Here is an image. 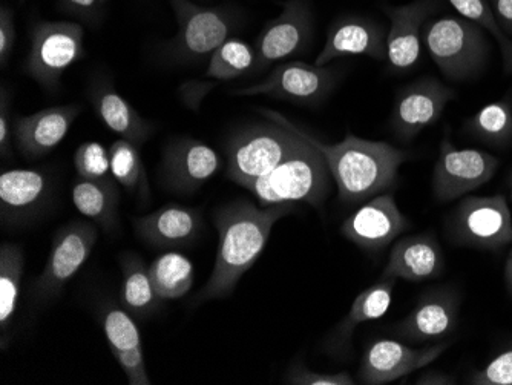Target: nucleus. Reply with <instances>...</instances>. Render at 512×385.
<instances>
[{"mask_svg": "<svg viewBox=\"0 0 512 385\" xmlns=\"http://www.w3.org/2000/svg\"><path fill=\"white\" fill-rule=\"evenodd\" d=\"M410 228L393 195L379 194L365 201L342 223L341 234L367 252L382 251Z\"/></svg>", "mask_w": 512, "mask_h": 385, "instance_id": "obj_17", "label": "nucleus"}, {"mask_svg": "<svg viewBox=\"0 0 512 385\" xmlns=\"http://www.w3.org/2000/svg\"><path fill=\"white\" fill-rule=\"evenodd\" d=\"M448 4L465 19L491 34L502 54L503 70L512 74V39L502 30L490 0H447Z\"/></svg>", "mask_w": 512, "mask_h": 385, "instance_id": "obj_34", "label": "nucleus"}, {"mask_svg": "<svg viewBox=\"0 0 512 385\" xmlns=\"http://www.w3.org/2000/svg\"><path fill=\"white\" fill-rule=\"evenodd\" d=\"M339 82V71L332 66L304 62H284L255 85L232 91L234 96H267L296 105L316 106L329 99Z\"/></svg>", "mask_w": 512, "mask_h": 385, "instance_id": "obj_9", "label": "nucleus"}, {"mask_svg": "<svg viewBox=\"0 0 512 385\" xmlns=\"http://www.w3.org/2000/svg\"><path fill=\"white\" fill-rule=\"evenodd\" d=\"M444 267V252L434 235H410L394 244L382 278L421 283L439 277Z\"/></svg>", "mask_w": 512, "mask_h": 385, "instance_id": "obj_24", "label": "nucleus"}, {"mask_svg": "<svg viewBox=\"0 0 512 385\" xmlns=\"http://www.w3.org/2000/svg\"><path fill=\"white\" fill-rule=\"evenodd\" d=\"M295 128L324 155L338 186L339 198L345 203H365L398 185L399 168L407 162V152L385 142H373L352 134L342 142L327 145L299 126L295 125Z\"/></svg>", "mask_w": 512, "mask_h": 385, "instance_id": "obj_2", "label": "nucleus"}, {"mask_svg": "<svg viewBox=\"0 0 512 385\" xmlns=\"http://www.w3.org/2000/svg\"><path fill=\"white\" fill-rule=\"evenodd\" d=\"M350 56L371 57L379 62L387 60L385 28L376 20L359 14L338 17L329 28L315 65L327 66L333 60Z\"/></svg>", "mask_w": 512, "mask_h": 385, "instance_id": "obj_20", "label": "nucleus"}, {"mask_svg": "<svg viewBox=\"0 0 512 385\" xmlns=\"http://www.w3.org/2000/svg\"><path fill=\"white\" fill-rule=\"evenodd\" d=\"M223 166L220 155L197 139H177L166 146L161 160V180L166 188L192 194Z\"/></svg>", "mask_w": 512, "mask_h": 385, "instance_id": "obj_18", "label": "nucleus"}, {"mask_svg": "<svg viewBox=\"0 0 512 385\" xmlns=\"http://www.w3.org/2000/svg\"><path fill=\"white\" fill-rule=\"evenodd\" d=\"M448 237L457 246L499 252L512 243V214L503 195L467 197L448 218Z\"/></svg>", "mask_w": 512, "mask_h": 385, "instance_id": "obj_8", "label": "nucleus"}, {"mask_svg": "<svg viewBox=\"0 0 512 385\" xmlns=\"http://www.w3.org/2000/svg\"><path fill=\"white\" fill-rule=\"evenodd\" d=\"M417 385H453L456 384V379L447 373L439 372V370H430L425 372L424 375L419 376L416 381Z\"/></svg>", "mask_w": 512, "mask_h": 385, "instance_id": "obj_42", "label": "nucleus"}, {"mask_svg": "<svg viewBox=\"0 0 512 385\" xmlns=\"http://www.w3.org/2000/svg\"><path fill=\"white\" fill-rule=\"evenodd\" d=\"M263 116L270 123L240 129L226 143V175L241 188L269 174L302 142L292 122L278 112L263 111Z\"/></svg>", "mask_w": 512, "mask_h": 385, "instance_id": "obj_4", "label": "nucleus"}, {"mask_svg": "<svg viewBox=\"0 0 512 385\" xmlns=\"http://www.w3.org/2000/svg\"><path fill=\"white\" fill-rule=\"evenodd\" d=\"M287 384L292 385H355L352 376L345 372H315L302 361H295L286 376Z\"/></svg>", "mask_w": 512, "mask_h": 385, "instance_id": "obj_36", "label": "nucleus"}, {"mask_svg": "<svg viewBox=\"0 0 512 385\" xmlns=\"http://www.w3.org/2000/svg\"><path fill=\"white\" fill-rule=\"evenodd\" d=\"M25 255L16 244H2L0 247V329L2 343L8 329L13 324L14 313L19 301L20 284H22Z\"/></svg>", "mask_w": 512, "mask_h": 385, "instance_id": "obj_31", "label": "nucleus"}, {"mask_svg": "<svg viewBox=\"0 0 512 385\" xmlns=\"http://www.w3.org/2000/svg\"><path fill=\"white\" fill-rule=\"evenodd\" d=\"M100 324L108 341L109 350L128 378L129 384H151L148 370H146L142 336L134 316L125 310V307L106 301L100 307Z\"/></svg>", "mask_w": 512, "mask_h": 385, "instance_id": "obj_21", "label": "nucleus"}, {"mask_svg": "<svg viewBox=\"0 0 512 385\" xmlns=\"http://www.w3.org/2000/svg\"><path fill=\"white\" fill-rule=\"evenodd\" d=\"M53 200L48 175L37 169H11L0 175V217L5 224L30 223L45 214Z\"/></svg>", "mask_w": 512, "mask_h": 385, "instance_id": "obj_19", "label": "nucleus"}, {"mask_svg": "<svg viewBox=\"0 0 512 385\" xmlns=\"http://www.w3.org/2000/svg\"><path fill=\"white\" fill-rule=\"evenodd\" d=\"M255 66V47L244 40L230 37L212 54L203 82H191L183 86L181 91H183L184 102L188 103L191 108L197 109L198 103L218 83L241 79L247 74L253 76Z\"/></svg>", "mask_w": 512, "mask_h": 385, "instance_id": "obj_25", "label": "nucleus"}, {"mask_svg": "<svg viewBox=\"0 0 512 385\" xmlns=\"http://www.w3.org/2000/svg\"><path fill=\"white\" fill-rule=\"evenodd\" d=\"M422 43L440 73L453 82L474 79L485 70L491 45L486 31L462 16H433Z\"/></svg>", "mask_w": 512, "mask_h": 385, "instance_id": "obj_5", "label": "nucleus"}, {"mask_svg": "<svg viewBox=\"0 0 512 385\" xmlns=\"http://www.w3.org/2000/svg\"><path fill=\"white\" fill-rule=\"evenodd\" d=\"M454 97L453 89L434 77H422L404 86L394 99L391 129L402 142H411L424 129L439 122Z\"/></svg>", "mask_w": 512, "mask_h": 385, "instance_id": "obj_13", "label": "nucleus"}, {"mask_svg": "<svg viewBox=\"0 0 512 385\" xmlns=\"http://www.w3.org/2000/svg\"><path fill=\"white\" fill-rule=\"evenodd\" d=\"M135 234L155 249H180L197 240L203 229L200 209L166 205L134 220Z\"/></svg>", "mask_w": 512, "mask_h": 385, "instance_id": "obj_23", "label": "nucleus"}, {"mask_svg": "<svg viewBox=\"0 0 512 385\" xmlns=\"http://www.w3.org/2000/svg\"><path fill=\"white\" fill-rule=\"evenodd\" d=\"M28 76L46 91H56L63 73L85 57V31L69 20L37 22L31 28Z\"/></svg>", "mask_w": 512, "mask_h": 385, "instance_id": "obj_7", "label": "nucleus"}, {"mask_svg": "<svg viewBox=\"0 0 512 385\" xmlns=\"http://www.w3.org/2000/svg\"><path fill=\"white\" fill-rule=\"evenodd\" d=\"M10 102L7 99V89L2 88L0 91V155L4 160L13 155V140L14 135L11 134V123H10Z\"/></svg>", "mask_w": 512, "mask_h": 385, "instance_id": "obj_39", "label": "nucleus"}, {"mask_svg": "<svg viewBox=\"0 0 512 385\" xmlns=\"http://www.w3.org/2000/svg\"><path fill=\"white\" fill-rule=\"evenodd\" d=\"M500 27L512 39V0H490Z\"/></svg>", "mask_w": 512, "mask_h": 385, "instance_id": "obj_41", "label": "nucleus"}, {"mask_svg": "<svg viewBox=\"0 0 512 385\" xmlns=\"http://www.w3.org/2000/svg\"><path fill=\"white\" fill-rule=\"evenodd\" d=\"M499 158L473 148H457L445 135L433 172V191L439 201L462 198L496 175Z\"/></svg>", "mask_w": 512, "mask_h": 385, "instance_id": "obj_12", "label": "nucleus"}, {"mask_svg": "<svg viewBox=\"0 0 512 385\" xmlns=\"http://www.w3.org/2000/svg\"><path fill=\"white\" fill-rule=\"evenodd\" d=\"M106 2H108V0H106Z\"/></svg>", "mask_w": 512, "mask_h": 385, "instance_id": "obj_46", "label": "nucleus"}, {"mask_svg": "<svg viewBox=\"0 0 512 385\" xmlns=\"http://www.w3.org/2000/svg\"><path fill=\"white\" fill-rule=\"evenodd\" d=\"M152 284L161 300H180L194 284V266L184 255L168 252L149 266Z\"/></svg>", "mask_w": 512, "mask_h": 385, "instance_id": "obj_32", "label": "nucleus"}, {"mask_svg": "<svg viewBox=\"0 0 512 385\" xmlns=\"http://www.w3.org/2000/svg\"><path fill=\"white\" fill-rule=\"evenodd\" d=\"M111 155V172L114 180L129 194L140 200L148 201L151 197L148 174L138 152V146L128 140L119 139L109 148Z\"/></svg>", "mask_w": 512, "mask_h": 385, "instance_id": "obj_33", "label": "nucleus"}, {"mask_svg": "<svg viewBox=\"0 0 512 385\" xmlns=\"http://www.w3.org/2000/svg\"><path fill=\"white\" fill-rule=\"evenodd\" d=\"M74 168L79 178L106 180L112 177L109 149L97 142L83 143L74 154Z\"/></svg>", "mask_w": 512, "mask_h": 385, "instance_id": "obj_35", "label": "nucleus"}, {"mask_svg": "<svg viewBox=\"0 0 512 385\" xmlns=\"http://www.w3.org/2000/svg\"><path fill=\"white\" fill-rule=\"evenodd\" d=\"M292 126L295 128L293 123ZM301 137V145L275 169L244 186L263 208L284 203H307L322 208L329 197L332 174L324 155L304 135Z\"/></svg>", "mask_w": 512, "mask_h": 385, "instance_id": "obj_3", "label": "nucleus"}, {"mask_svg": "<svg viewBox=\"0 0 512 385\" xmlns=\"http://www.w3.org/2000/svg\"><path fill=\"white\" fill-rule=\"evenodd\" d=\"M460 293L451 287L428 290L416 306L393 327L398 338L408 343L425 344L442 341L459 323Z\"/></svg>", "mask_w": 512, "mask_h": 385, "instance_id": "obj_16", "label": "nucleus"}, {"mask_svg": "<svg viewBox=\"0 0 512 385\" xmlns=\"http://www.w3.org/2000/svg\"><path fill=\"white\" fill-rule=\"evenodd\" d=\"M509 189H511V198H512V172H511V175H509Z\"/></svg>", "mask_w": 512, "mask_h": 385, "instance_id": "obj_44", "label": "nucleus"}, {"mask_svg": "<svg viewBox=\"0 0 512 385\" xmlns=\"http://www.w3.org/2000/svg\"><path fill=\"white\" fill-rule=\"evenodd\" d=\"M79 114L80 106L65 105L42 109L31 116H17L13 123L17 148L27 158L50 154L71 131Z\"/></svg>", "mask_w": 512, "mask_h": 385, "instance_id": "obj_22", "label": "nucleus"}, {"mask_svg": "<svg viewBox=\"0 0 512 385\" xmlns=\"http://www.w3.org/2000/svg\"><path fill=\"white\" fill-rule=\"evenodd\" d=\"M505 281L506 287H508L509 293L512 295V251L509 252L508 260L505 264Z\"/></svg>", "mask_w": 512, "mask_h": 385, "instance_id": "obj_43", "label": "nucleus"}, {"mask_svg": "<svg viewBox=\"0 0 512 385\" xmlns=\"http://www.w3.org/2000/svg\"><path fill=\"white\" fill-rule=\"evenodd\" d=\"M315 31L310 0H286L283 11L256 37L255 74H263L272 63L302 54L309 48Z\"/></svg>", "mask_w": 512, "mask_h": 385, "instance_id": "obj_11", "label": "nucleus"}, {"mask_svg": "<svg viewBox=\"0 0 512 385\" xmlns=\"http://www.w3.org/2000/svg\"><path fill=\"white\" fill-rule=\"evenodd\" d=\"M120 267L123 275L120 293L122 306L137 320H146L157 312L163 301L152 284L149 267H146L142 257L131 252L120 257Z\"/></svg>", "mask_w": 512, "mask_h": 385, "instance_id": "obj_29", "label": "nucleus"}, {"mask_svg": "<svg viewBox=\"0 0 512 385\" xmlns=\"http://www.w3.org/2000/svg\"><path fill=\"white\" fill-rule=\"evenodd\" d=\"M115 183L117 181L114 178H106V180L79 178L71 191L77 211L109 234L119 228L120 192L119 186Z\"/></svg>", "mask_w": 512, "mask_h": 385, "instance_id": "obj_28", "label": "nucleus"}, {"mask_svg": "<svg viewBox=\"0 0 512 385\" xmlns=\"http://www.w3.org/2000/svg\"><path fill=\"white\" fill-rule=\"evenodd\" d=\"M295 212L293 203L258 208L249 200H235L215 209L218 231L215 266L197 300L230 297L247 270L258 261L269 243L273 226Z\"/></svg>", "mask_w": 512, "mask_h": 385, "instance_id": "obj_1", "label": "nucleus"}, {"mask_svg": "<svg viewBox=\"0 0 512 385\" xmlns=\"http://www.w3.org/2000/svg\"><path fill=\"white\" fill-rule=\"evenodd\" d=\"M178 33L169 43L166 56L177 63H198L212 54L238 30V14L224 7H200L192 0H169Z\"/></svg>", "mask_w": 512, "mask_h": 385, "instance_id": "obj_6", "label": "nucleus"}, {"mask_svg": "<svg viewBox=\"0 0 512 385\" xmlns=\"http://www.w3.org/2000/svg\"><path fill=\"white\" fill-rule=\"evenodd\" d=\"M442 8V0H413L399 7H385L390 19L387 63L393 73H407L417 65L421 59L422 30Z\"/></svg>", "mask_w": 512, "mask_h": 385, "instance_id": "obj_15", "label": "nucleus"}, {"mask_svg": "<svg viewBox=\"0 0 512 385\" xmlns=\"http://www.w3.org/2000/svg\"><path fill=\"white\" fill-rule=\"evenodd\" d=\"M16 42V25H14V13L10 8L2 7L0 10V65L7 66L13 53Z\"/></svg>", "mask_w": 512, "mask_h": 385, "instance_id": "obj_38", "label": "nucleus"}, {"mask_svg": "<svg viewBox=\"0 0 512 385\" xmlns=\"http://www.w3.org/2000/svg\"><path fill=\"white\" fill-rule=\"evenodd\" d=\"M89 99L106 128L120 135V139L128 140L135 146L148 142L154 132V125L143 119L137 109L115 91L106 77L94 79L89 88Z\"/></svg>", "mask_w": 512, "mask_h": 385, "instance_id": "obj_26", "label": "nucleus"}, {"mask_svg": "<svg viewBox=\"0 0 512 385\" xmlns=\"http://www.w3.org/2000/svg\"><path fill=\"white\" fill-rule=\"evenodd\" d=\"M97 240L96 223L76 220L60 228L54 235L45 267L33 283L34 298L50 301L59 297L66 283L85 266Z\"/></svg>", "mask_w": 512, "mask_h": 385, "instance_id": "obj_10", "label": "nucleus"}, {"mask_svg": "<svg viewBox=\"0 0 512 385\" xmlns=\"http://www.w3.org/2000/svg\"><path fill=\"white\" fill-rule=\"evenodd\" d=\"M474 385H512V347L503 350L488 366L471 375Z\"/></svg>", "mask_w": 512, "mask_h": 385, "instance_id": "obj_37", "label": "nucleus"}, {"mask_svg": "<svg viewBox=\"0 0 512 385\" xmlns=\"http://www.w3.org/2000/svg\"><path fill=\"white\" fill-rule=\"evenodd\" d=\"M463 131L473 139L496 148H506L512 143V102L497 100L471 116L463 123Z\"/></svg>", "mask_w": 512, "mask_h": 385, "instance_id": "obj_30", "label": "nucleus"}, {"mask_svg": "<svg viewBox=\"0 0 512 385\" xmlns=\"http://www.w3.org/2000/svg\"><path fill=\"white\" fill-rule=\"evenodd\" d=\"M23 2H25V0H23Z\"/></svg>", "mask_w": 512, "mask_h": 385, "instance_id": "obj_45", "label": "nucleus"}, {"mask_svg": "<svg viewBox=\"0 0 512 385\" xmlns=\"http://www.w3.org/2000/svg\"><path fill=\"white\" fill-rule=\"evenodd\" d=\"M396 281L398 280H394V278H382L378 283L371 284L370 287L359 293L347 315L342 318L341 323L332 330L327 338L325 350L330 355L336 356V358L344 356L350 347L353 332L358 329V326L379 320L388 312L393 303V290Z\"/></svg>", "mask_w": 512, "mask_h": 385, "instance_id": "obj_27", "label": "nucleus"}, {"mask_svg": "<svg viewBox=\"0 0 512 385\" xmlns=\"http://www.w3.org/2000/svg\"><path fill=\"white\" fill-rule=\"evenodd\" d=\"M448 347V341H437L416 349L396 339H376L362 355L359 381L367 385L398 381L430 366L431 362L447 352Z\"/></svg>", "mask_w": 512, "mask_h": 385, "instance_id": "obj_14", "label": "nucleus"}, {"mask_svg": "<svg viewBox=\"0 0 512 385\" xmlns=\"http://www.w3.org/2000/svg\"><path fill=\"white\" fill-rule=\"evenodd\" d=\"M105 4L106 0H60V8L63 11L86 22H94L99 16L100 8Z\"/></svg>", "mask_w": 512, "mask_h": 385, "instance_id": "obj_40", "label": "nucleus"}]
</instances>
